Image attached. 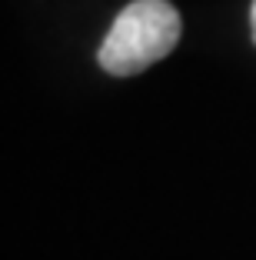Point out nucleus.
Returning a JSON list of instances; mask_svg holds the SVG:
<instances>
[{
	"label": "nucleus",
	"mask_w": 256,
	"mask_h": 260,
	"mask_svg": "<svg viewBox=\"0 0 256 260\" xmlns=\"http://www.w3.org/2000/svg\"><path fill=\"white\" fill-rule=\"evenodd\" d=\"M180 14L166 0H133L117 14L100 44V67L113 77H133L163 60L180 40Z\"/></svg>",
	"instance_id": "nucleus-1"
},
{
	"label": "nucleus",
	"mask_w": 256,
	"mask_h": 260,
	"mask_svg": "<svg viewBox=\"0 0 256 260\" xmlns=\"http://www.w3.org/2000/svg\"><path fill=\"white\" fill-rule=\"evenodd\" d=\"M249 30H253V44H256V0H253V10H249Z\"/></svg>",
	"instance_id": "nucleus-2"
}]
</instances>
